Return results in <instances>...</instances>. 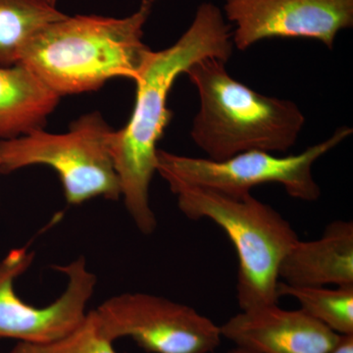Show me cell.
<instances>
[{
  "mask_svg": "<svg viewBox=\"0 0 353 353\" xmlns=\"http://www.w3.org/2000/svg\"><path fill=\"white\" fill-rule=\"evenodd\" d=\"M50 1L53 4V6H57L58 0H50Z\"/></svg>",
  "mask_w": 353,
  "mask_h": 353,
  "instance_id": "d6986e66",
  "label": "cell"
},
{
  "mask_svg": "<svg viewBox=\"0 0 353 353\" xmlns=\"http://www.w3.org/2000/svg\"><path fill=\"white\" fill-rule=\"evenodd\" d=\"M10 353H117L113 343L97 332L92 312L78 328L61 340L46 345L18 343Z\"/></svg>",
  "mask_w": 353,
  "mask_h": 353,
  "instance_id": "9a60e30c",
  "label": "cell"
},
{
  "mask_svg": "<svg viewBox=\"0 0 353 353\" xmlns=\"http://www.w3.org/2000/svg\"><path fill=\"white\" fill-rule=\"evenodd\" d=\"M169 188L183 215L212 221L233 243L239 260L236 299L241 310L278 303L279 268L299 240L289 221L250 192L230 196L181 183Z\"/></svg>",
  "mask_w": 353,
  "mask_h": 353,
  "instance_id": "277c9868",
  "label": "cell"
},
{
  "mask_svg": "<svg viewBox=\"0 0 353 353\" xmlns=\"http://www.w3.org/2000/svg\"><path fill=\"white\" fill-rule=\"evenodd\" d=\"M220 332L234 347L252 353H328L340 336L301 309L278 303L241 310Z\"/></svg>",
  "mask_w": 353,
  "mask_h": 353,
  "instance_id": "30bf717a",
  "label": "cell"
},
{
  "mask_svg": "<svg viewBox=\"0 0 353 353\" xmlns=\"http://www.w3.org/2000/svg\"><path fill=\"white\" fill-rule=\"evenodd\" d=\"M225 65L204 58L185 72L199 97L192 141L215 161L252 150L287 152L305 124L303 111L294 101L267 97L239 82Z\"/></svg>",
  "mask_w": 353,
  "mask_h": 353,
  "instance_id": "3957f363",
  "label": "cell"
},
{
  "mask_svg": "<svg viewBox=\"0 0 353 353\" xmlns=\"http://www.w3.org/2000/svg\"><path fill=\"white\" fill-rule=\"evenodd\" d=\"M352 134V128L340 127L322 143L284 157L252 150L215 161L158 150L157 172L169 185L181 183L241 196L257 185L280 183L290 197L315 201L321 196V190L313 176V165Z\"/></svg>",
  "mask_w": 353,
  "mask_h": 353,
  "instance_id": "8992f818",
  "label": "cell"
},
{
  "mask_svg": "<svg viewBox=\"0 0 353 353\" xmlns=\"http://www.w3.org/2000/svg\"><path fill=\"white\" fill-rule=\"evenodd\" d=\"M328 353H353V334H340Z\"/></svg>",
  "mask_w": 353,
  "mask_h": 353,
  "instance_id": "2e32d148",
  "label": "cell"
},
{
  "mask_svg": "<svg viewBox=\"0 0 353 353\" xmlns=\"http://www.w3.org/2000/svg\"><path fill=\"white\" fill-rule=\"evenodd\" d=\"M224 11L240 50L269 39H315L332 50L353 26V0H225Z\"/></svg>",
  "mask_w": 353,
  "mask_h": 353,
  "instance_id": "9c48e42d",
  "label": "cell"
},
{
  "mask_svg": "<svg viewBox=\"0 0 353 353\" xmlns=\"http://www.w3.org/2000/svg\"><path fill=\"white\" fill-rule=\"evenodd\" d=\"M234 43L219 7H197L189 29L173 46L150 51L137 79L136 103L126 126L114 131L111 153L119 178L121 196L134 225L150 236L157 220L150 203V185L157 173V143L172 118L169 92L178 77L204 58L229 61Z\"/></svg>",
  "mask_w": 353,
  "mask_h": 353,
  "instance_id": "6da1fadb",
  "label": "cell"
},
{
  "mask_svg": "<svg viewBox=\"0 0 353 353\" xmlns=\"http://www.w3.org/2000/svg\"><path fill=\"white\" fill-rule=\"evenodd\" d=\"M152 4L125 18L67 15L32 37L18 64L59 95L94 92L111 79L136 82L150 50L143 41Z\"/></svg>",
  "mask_w": 353,
  "mask_h": 353,
  "instance_id": "7a4b0ae2",
  "label": "cell"
},
{
  "mask_svg": "<svg viewBox=\"0 0 353 353\" xmlns=\"http://www.w3.org/2000/svg\"><path fill=\"white\" fill-rule=\"evenodd\" d=\"M280 282L294 287H353V223L336 220L314 241L297 240L279 268Z\"/></svg>",
  "mask_w": 353,
  "mask_h": 353,
  "instance_id": "8fae6325",
  "label": "cell"
},
{
  "mask_svg": "<svg viewBox=\"0 0 353 353\" xmlns=\"http://www.w3.org/2000/svg\"><path fill=\"white\" fill-rule=\"evenodd\" d=\"M36 252L28 246L14 248L0 259V339L19 343L46 345L61 340L78 328L94 296L97 278L80 256L53 268L68 278L66 289L50 305L37 307L16 294L14 283L34 261Z\"/></svg>",
  "mask_w": 353,
  "mask_h": 353,
  "instance_id": "ba28073f",
  "label": "cell"
},
{
  "mask_svg": "<svg viewBox=\"0 0 353 353\" xmlns=\"http://www.w3.org/2000/svg\"><path fill=\"white\" fill-rule=\"evenodd\" d=\"M278 296L294 297L299 309L334 333L353 334V287H294L279 282Z\"/></svg>",
  "mask_w": 353,
  "mask_h": 353,
  "instance_id": "5bb4252c",
  "label": "cell"
},
{
  "mask_svg": "<svg viewBox=\"0 0 353 353\" xmlns=\"http://www.w3.org/2000/svg\"><path fill=\"white\" fill-rule=\"evenodd\" d=\"M228 353H252L250 352H246V350H241V348L234 347L233 350H230Z\"/></svg>",
  "mask_w": 353,
  "mask_h": 353,
  "instance_id": "e0dca14e",
  "label": "cell"
},
{
  "mask_svg": "<svg viewBox=\"0 0 353 353\" xmlns=\"http://www.w3.org/2000/svg\"><path fill=\"white\" fill-rule=\"evenodd\" d=\"M113 134L101 113L92 112L72 123L65 134L38 130L0 139V173L46 165L59 176L65 199L71 205L97 197L118 201L121 185L111 153Z\"/></svg>",
  "mask_w": 353,
  "mask_h": 353,
  "instance_id": "5b68a950",
  "label": "cell"
},
{
  "mask_svg": "<svg viewBox=\"0 0 353 353\" xmlns=\"http://www.w3.org/2000/svg\"><path fill=\"white\" fill-rule=\"evenodd\" d=\"M90 312L104 339L131 338L150 353H213L223 339L220 326L196 309L145 292L114 296Z\"/></svg>",
  "mask_w": 353,
  "mask_h": 353,
  "instance_id": "52a82bcc",
  "label": "cell"
},
{
  "mask_svg": "<svg viewBox=\"0 0 353 353\" xmlns=\"http://www.w3.org/2000/svg\"><path fill=\"white\" fill-rule=\"evenodd\" d=\"M59 101L24 65L0 66V139L43 130Z\"/></svg>",
  "mask_w": 353,
  "mask_h": 353,
  "instance_id": "7c38bea8",
  "label": "cell"
},
{
  "mask_svg": "<svg viewBox=\"0 0 353 353\" xmlns=\"http://www.w3.org/2000/svg\"><path fill=\"white\" fill-rule=\"evenodd\" d=\"M66 16L50 0H0V66L19 63L32 37Z\"/></svg>",
  "mask_w": 353,
  "mask_h": 353,
  "instance_id": "4fadbf2b",
  "label": "cell"
},
{
  "mask_svg": "<svg viewBox=\"0 0 353 353\" xmlns=\"http://www.w3.org/2000/svg\"><path fill=\"white\" fill-rule=\"evenodd\" d=\"M157 1V0H141V3H148V4H153V2Z\"/></svg>",
  "mask_w": 353,
  "mask_h": 353,
  "instance_id": "ac0fdd59",
  "label": "cell"
}]
</instances>
